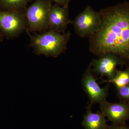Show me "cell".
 Masks as SVG:
<instances>
[{
  "instance_id": "cell-1",
  "label": "cell",
  "mask_w": 129,
  "mask_h": 129,
  "mask_svg": "<svg viewBox=\"0 0 129 129\" xmlns=\"http://www.w3.org/2000/svg\"><path fill=\"white\" fill-rule=\"evenodd\" d=\"M100 27L90 37V49L96 55L107 53L129 61V2L119 3L99 11Z\"/></svg>"
},
{
  "instance_id": "cell-2",
  "label": "cell",
  "mask_w": 129,
  "mask_h": 129,
  "mask_svg": "<svg viewBox=\"0 0 129 129\" xmlns=\"http://www.w3.org/2000/svg\"><path fill=\"white\" fill-rule=\"evenodd\" d=\"M30 38V46L37 55L57 57L64 53L70 39V32L60 33L52 30L34 35L27 30Z\"/></svg>"
},
{
  "instance_id": "cell-3",
  "label": "cell",
  "mask_w": 129,
  "mask_h": 129,
  "mask_svg": "<svg viewBox=\"0 0 129 129\" xmlns=\"http://www.w3.org/2000/svg\"><path fill=\"white\" fill-rule=\"evenodd\" d=\"M52 5L50 1L36 0L28 8L25 16L30 31L42 32L48 29Z\"/></svg>"
},
{
  "instance_id": "cell-4",
  "label": "cell",
  "mask_w": 129,
  "mask_h": 129,
  "mask_svg": "<svg viewBox=\"0 0 129 129\" xmlns=\"http://www.w3.org/2000/svg\"><path fill=\"white\" fill-rule=\"evenodd\" d=\"M101 21L99 12L88 5L72 22L76 34L81 37H90L99 29Z\"/></svg>"
},
{
  "instance_id": "cell-5",
  "label": "cell",
  "mask_w": 129,
  "mask_h": 129,
  "mask_svg": "<svg viewBox=\"0 0 129 129\" xmlns=\"http://www.w3.org/2000/svg\"><path fill=\"white\" fill-rule=\"evenodd\" d=\"M26 21L18 11H0V29L7 37H16L25 28Z\"/></svg>"
},
{
  "instance_id": "cell-6",
  "label": "cell",
  "mask_w": 129,
  "mask_h": 129,
  "mask_svg": "<svg viewBox=\"0 0 129 129\" xmlns=\"http://www.w3.org/2000/svg\"><path fill=\"white\" fill-rule=\"evenodd\" d=\"M83 89L88 96L90 104H101L107 101L108 95V85L104 88L100 87L93 75L90 65L83 74L81 80Z\"/></svg>"
},
{
  "instance_id": "cell-7",
  "label": "cell",
  "mask_w": 129,
  "mask_h": 129,
  "mask_svg": "<svg viewBox=\"0 0 129 129\" xmlns=\"http://www.w3.org/2000/svg\"><path fill=\"white\" fill-rule=\"evenodd\" d=\"M125 63L124 60L117 55L107 53L99 56L97 59L92 60L90 65L94 73L102 76L112 78L115 74L117 67Z\"/></svg>"
},
{
  "instance_id": "cell-8",
  "label": "cell",
  "mask_w": 129,
  "mask_h": 129,
  "mask_svg": "<svg viewBox=\"0 0 129 129\" xmlns=\"http://www.w3.org/2000/svg\"><path fill=\"white\" fill-rule=\"evenodd\" d=\"M101 112L114 124H125L129 120V103L121 101L100 104Z\"/></svg>"
},
{
  "instance_id": "cell-9",
  "label": "cell",
  "mask_w": 129,
  "mask_h": 129,
  "mask_svg": "<svg viewBox=\"0 0 129 129\" xmlns=\"http://www.w3.org/2000/svg\"><path fill=\"white\" fill-rule=\"evenodd\" d=\"M72 22L69 18L68 8L56 4L52 5L49 14V30L65 33L68 25Z\"/></svg>"
},
{
  "instance_id": "cell-10",
  "label": "cell",
  "mask_w": 129,
  "mask_h": 129,
  "mask_svg": "<svg viewBox=\"0 0 129 129\" xmlns=\"http://www.w3.org/2000/svg\"><path fill=\"white\" fill-rule=\"evenodd\" d=\"M91 104H88L85 114L84 115L82 124L84 129H107L106 117L101 112L94 113L91 110Z\"/></svg>"
},
{
  "instance_id": "cell-11",
  "label": "cell",
  "mask_w": 129,
  "mask_h": 129,
  "mask_svg": "<svg viewBox=\"0 0 129 129\" xmlns=\"http://www.w3.org/2000/svg\"><path fill=\"white\" fill-rule=\"evenodd\" d=\"M103 82L112 83L117 89L129 85V68L124 70L117 69L112 78L103 81Z\"/></svg>"
},
{
  "instance_id": "cell-12",
  "label": "cell",
  "mask_w": 129,
  "mask_h": 129,
  "mask_svg": "<svg viewBox=\"0 0 129 129\" xmlns=\"http://www.w3.org/2000/svg\"><path fill=\"white\" fill-rule=\"evenodd\" d=\"M30 0H0V6L7 11H18L25 7Z\"/></svg>"
},
{
  "instance_id": "cell-13",
  "label": "cell",
  "mask_w": 129,
  "mask_h": 129,
  "mask_svg": "<svg viewBox=\"0 0 129 129\" xmlns=\"http://www.w3.org/2000/svg\"><path fill=\"white\" fill-rule=\"evenodd\" d=\"M117 90V95L121 101L129 103V85Z\"/></svg>"
},
{
  "instance_id": "cell-14",
  "label": "cell",
  "mask_w": 129,
  "mask_h": 129,
  "mask_svg": "<svg viewBox=\"0 0 129 129\" xmlns=\"http://www.w3.org/2000/svg\"><path fill=\"white\" fill-rule=\"evenodd\" d=\"M53 1L56 4L63 7L68 8L70 2L71 0H49Z\"/></svg>"
},
{
  "instance_id": "cell-15",
  "label": "cell",
  "mask_w": 129,
  "mask_h": 129,
  "mask_svg": "<svg viewBox=\"0 0 129 129\" xmlns=\"http://www.w3.org/2000/svg\"><path fill=\"white\" fill-rule=\"evenodd\" d=\"M107 129H129V127L125 124H114L108 125Z\"/></svg>"
},
{
  "instance_id": "cell-16",
  "label": "cell",
  "mask_w": 129,
  "mask_h": 129,
  "mask_svg": "<svg viewBox=\"0 0 129 129\" xmlns=\"http://www.w3.org/2000/svg\"><path fill=\"white\" fill-rule=\"evenodd\" d=\"M1 34H0V41H1Z\"/></svg>"
}]
</instances>
